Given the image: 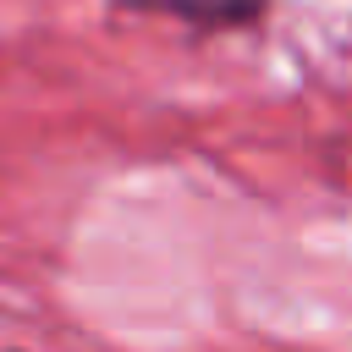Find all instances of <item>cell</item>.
Listing matches in <instances>:
<instances>
[{"label": "cell", "instance_id": "cell-1", "mask_svg": "<svg viewBox=\"0 0 352 352\" xmlns=\"http://www.w3.org/2000/svg\"><path fill=\"white\" fill-rule=\"evenodd\" d=\"M126 6L170 11V16H187V22H198V28H236V22L258 16L264 0H126Z\"/></svg>", "mask_w": 352, "mask_h": 352}]
</instances>
